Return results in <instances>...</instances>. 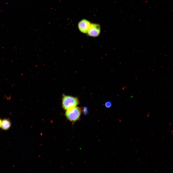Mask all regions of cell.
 <instances>
[{
    "label": "cell",
    "instance_id": "cell-1",
    "mask_svg": "<svg viewBox=\"0 0 173 173\" xmlns=\"http://www.w3.org/2000/svg\"><path fill=\"white\" fill-rule=\"evenodd\" d=\"M62 100V107L66 110L76 107L79 104L77 98L69 95L63 94Z\"/></svg>",
    "mask_w": 173,
    "mask_h": 173
},
{
    "label": "cell",
    "instance_id": "cell-2",
    "mask_svg": "<svg viewBox=\"0 0 173 173\" xmlns=\"http://www.w3.org/2000/svg\"><path fill=\"white\" fill-rule=\"evenodd\" d=\"M81 112L80 108L76 106L66 110L65 115L68 120L74 123L79 119Z\"/></svg>",
    "mask_w": 173,
    "mask_h": 173
},
{
    "label": "cell",
    "instance_id": "cell-3",
    "mask_svg": "<svg viewBox=\"0 0 173 173\" xmlns=\"http://www.w3.org/2000/svg\"><path fill=\"white\" fill-rule=\"evenodd\" d=\"M100 31V27L99 24H91L87 33L89 36L96 37L99 35Z\"/></svg>",
    "mask_w": 173,
    "mask_h": 173
},
{
    "label": "cell",
    "instance_id": "cell-4",
    "mask_svg": "<svg viewBox=\"0 0 173 173\" xmlns=\"http://www.w3.org/2000/svg\"><path fill=\"white\" fill-rule=\"evenodd\" d=\"M91 23L88 20L83 19L79 22L78 27L80 31L84 33H87Z\"/></svg>",
    "mask_w": 173,
    "mask_h": 173
},
{
    "label": "cell",
    "instance_id": "cell-5",
    "mask_svg": "<svg viewBox=\"0 0 173 173\" xmlns=\"http://www.w3.org/2000/svg\"><path fill=\"white\" fill-rule=\"evenodd\" d=\"M11 123L10 121L7 119H4L2 121L1 127L4 130H7L11 126Z\"/></svg>",
    "mask_w": 173,
    "mask_h": 173
},
{
    "label": "cell",
    "instance_id": "cell-6",
    "mask_svg": "<svg viewBox=\"0 0 173 173\" xmlns=\"http://www.w3.org/2000/svg\"><path fill=\"white\" fill-rule=\"evenodd\" d=\"M111 103L109 101L107 102L105 104V106L108 108L109 107L111 106Z\"/></svg>",
    "mask_w": 173,
    "mask_h": 173
},
{
    "label": "cell",
    "instance_id": "cell-7",
    "mask_svg": "<svg viewBox=\"0 0 173 173\" xmlns=\"http://www.w3.org/2000/svg\"><path fill=\"white\" fill-rule=\"evenodd\" d=\"M2 121L0 119V128L1 127L2 125Z\"/></svg>",
    "mask_w": 173,
    "mask_h": 173
}]
</instances>
